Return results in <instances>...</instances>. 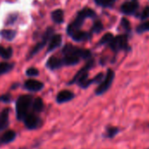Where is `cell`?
I'll use <instances>...</instances> for the list:
<instances>
[{"label": "cell", "instance_id": "1", "mask_svg": "<svg viewBox=\"0 0 149 149\" xmlns=\"http://www.w3.org/2000/svg\"><path fill=\"white\" fill-rule=\"evenodd\" d=\"M93 65H94V60L92 59V58L88 59L86 65L77 72V74L74 76V78L69 82V84L72 85V84L76 83L82 88H87L92 84H100L102 81L103 78H104V73L103 72L98 73L93 79H90L88 78V75H89L88 72L93 67Z\"/></svg>", "mask_w": 149, "mask_h": 149}, {"label": "cell", "instance_id": "2", "mask_svg": "<svg viewBox=\"0 0 149 149\" xmlns=\"http://www.w3.org/2000/svg\"><path fill=\"white\" fill-rule=\"evenodd\" d=\"M65 55L63 60L65 65H77L80 59H90L92 58V52L87 49L79 48L72 45H66L62 50Z\"/></svg>", "mask_w": 149, "mask_h": 149}, {"label": "cell", "instance_id": "3", "mask_svg": "<svg viewBox=\"0 0 149 149\" xmlns=\"http://www.w3.org/2000/svg\"><path fill=\"white\" fill-rule=\"evenodd\" d=\"M95 17H96V13L93 10H92L90 8H84L83 10L79 11L74 21L68 25L67 34L71 37L74 32L80 30L86 18H93Z\"/></svg>", "mask_w": 149, "mask_h": 149}, {"label": "cell", "instance_id": "4", "mask_svg": "<svg viewBox=\"0 0 149 149\" xmlns=\"http://www.w3.org/2000/svg\"><path fill=\"white\" fill-rule=\"evenodd\" d=\"M32 105V97L31 95H23L20 96L16 104V110H17V116L19 120H23Z\"/></svg>", "mask_w": 149, "mask_h": 149}, {"label": "cell", "instance_id": "5", "mask_svg": "<svg viewBox=\"0 0 149 149\" xmlns=\"http://www.w3.org/2000/svg\"><path fill=\"white\" fill-rule=\"evenodd\" d=\"M107 45L115 53L121 51H129L130 47L128 45V35L120 34L115 37L113 36Z\"/></svg>", "mask_w": 149, "mask_h": 149}, {"label": "cell", "instance_id": "6", "mask_svg": "<svg viewBox=\"0 0 149 149\" xmlns=\"http://www.w3.org/2000/svg\"><path fill=\"white\" fill-rule=\"evenodd\" d=\"M114 77H115L114 72L112 69H108L103 80L99 84V86L97 87V89L95 91L96 95H102L105 93H107L109 90V88L111 87V86L113 82Z\"/></svg>", "mask_w": 149, "mask_h": 149}, {"label": "cell", "instance_id": "7", "mask_svg": "<svg viewBox=\"0 0 149 149\" xmlns=\"http://www.w3.org/2000/svg\"><path fill=\"white\" fill-rule=\"evenodd\" d=\"M25 127L28 129H35L39 127L41 120L38 116H37L34 113H28L26 116L23 119Z\"/></svg>", "mask_w": 149, "mask_h": 149}, {"label": "cell", "instance_id": "8", "mask_svg": "<svg viewBox=\"0 0 149 149\" xmlns=\"http://www.w3.org/2000/svg\"><path fill=\"white\" fill-rule=\"evenodd\" d=\"M52 34H53V30H52V28H48V29L46 30L45 33L44 34L43 40H42L40 43H38L36 46H34L33 49L31 50V52H30V57H32L34 54L38 53V52L45 45V44L47 43V41L52 38Z\"/></svg>", "mask_w": 149, "mask_h": 149}, {"label": "cell", "instance_id": "9", "mask_svg": "<svg viewBox=\"0 0 149 149\" xmlns=\"http://www.w3.org/2000/svg\"><path fill=\"white\" fill-rule=\"evenodd\" d=\"M139 9V3L137 1H128V2H125L121 7H120V10L127 15H133L134 14L137 10Z\"/></svg>", "mask_w": 149, "mask_h": 149}, {"label": "cell", "instance_id": "10", "mask_svg": "<svg viewBox=\"0 0 149 149\" xmlns=\"http://www.w3.org/2000/svg\"><path fill=\"white\" fill-rule=\"evenodd\" d=\"M44 84L35 79H29L24 82V88L31 92H38L43 89Z\"/></svg>", "mask_w": 149, "mask_h": 149}, {"label": "cell", "instance_id": "11", "mask_svg": "<svg viewBox=\"0 0 149 149\" xmlns=\"http://www.w3.org/2000/svg\"><path fill=\"white\" fill-rule=\"evenodd\" d=\"M74 98V94L72 92L68 91V90H64L58 93V94L57 95L56 100L58 103L61 104V103H65L68 102L70 100H72Z\"/></svg>", "mask_w": 149, "mask_h": 149}, {"label": "cell", "instance_id": "12", "mask_svg": "<svg viewBox=\"0 0 149 149\" xmlns=\"http://www.w3.org/2000/svg\"><path fill=\"white\" fill-rule=\"evenodd\" d=\"M71 37H72V38L74 41L82 42V41H86V40L91 39L92 35H91V33H88V32H86V31H83L79 30V31L74 32Z\"/></svg>", "mask_w": 149, "mask_h": 149}, {"label": "cell", "instance_id": "13", "mask_svg": "<svg viewBox=\"0 0 149 149\" xmlns=\"http://www.w3.org/2000/svg\"><path fill=\"white\" fill-rule=\"evenodd\" d=\"M62 43V37L59 34H55L53 35L51 39H50V43L48 45V52H52L53 50H55L56 48H58Z\"/></svg>", "mask_w": 149, "mask_h": 149}, {"label": "cell", "instance_id": "14", "mask_svg": "<svg viewBox=\"0 0 149 149\" xmlns=\"http://www.w3.org/2000/svg\"><path fill=\"white\" fill-rule=\"evenodd\" d=\"M9 109H4L0 113V131L5 129L9 125Z\"/></svg>", "mask_w": 149, "mask_h": 149}, {"label": "cell", "instance_id": "15", "mask_svg": "<svg viewBox=\"0 0 149 149\" xmlns=\"http://www.w3.org/2000/svg\"><path fill=\"white\" fill-rule=\"evenodd\" d=\"M64 65L63 63V60L58 58H56V57H52L48 59L47 61V66L52 69V70H55V69H58L60 68L62 65Z\"/></svg>", "mask_w": 149, "mask_h": 149}, {"label": "cell", "instance_id": "16", "mask_svg": "<svg viewBox=\"0 0 149 149\" xmlns=\"http://www.w3.org/2000/svg\"><path fill=\"white\" fill-rule=\"evenodd\" d=\"M120 129L117 127H113V126H108L106 128L105 134H104V137L108 138V139H113L119 133H120Z\"/></svg>", "mask_w": 149, "mask_h": 149}, {"label": "cell", "instance_id": "17", "mask_svg": "<svg viewBox=\"0 0 149 149\" xmlns=\"http://www.w3.org/2000/svg\"><path fill=\"white\" fill-rule=\"evenodd\" d=\"M15 138H16V133H15L14 131H12V130H9V131L5 132V133L2 135V137H1V142H2V143H4V144L10 143V142H11Z\"/></svg>", "mask_w": 149, "mask_h": 149}, {"label": "cell", "instance_id": "18", "mask_svg": "<svg viewBox=\"0 0 149 149\" xmlns=\"http://www.w3.org/2000/svg\"><path fill=\"white\" fill-rule=\"evenodd\" d=\"M52 18L56 24H61L64 22V12L62 10L58 9L52 11Z\"/></svg>", "mask_w": 149, "mask_h": 149}, {"label": "cell", "instance_id": "19", "mask_svg": "<svg viewBox=\"0 0 149 149\" xmlns=\"http://www.w3.org/2000/svg\"><path fill=\"white\" fill-rule=\"evenodd\" d=\"M32 109L35 113H40L43 111L44 109V102L42 100V99L40 98H36L33 101H32Z\"/></svg>", "mask_w": 149, "mask_h": 149}, {"label": "cell", "instance_id": "20", "mask_svg": "<svg viewBox=\"0 0 149 149\" xmlns=\"http://www.w3.org/2000/svg\"><path fill=\"white\" fill-rule=\"evenodd\" d=\"M0 35L7 40H12L16 36V31L13 30H2Z\"/></svg>", "mask_w": 149, "mask_h": 149}, {"label": "cell", "instance_id": "21", "mask_svg": "<svg viewBox=\"0 0 149 149\" xmlns=\"http://www.w3.org/2000/svg\"><path fill=\"white\" fill-rule=\"evenodd\" d=\"M12 49L10 47H8V48H4L3 46L0 45V56L3 58H10L11 56H12Z\"/></svg>", "mask_w": 149, "mask_h": 149}, {"label": "cell", "instance_id": "22", "mask_svg": "<svg viewBox=\"0 0 149 149\" xmlns=\"http://www.w3.org/2000/svg\"><path fill=\"white\" fill-rule=\"evenodd\" d=\"M94 2L103 8H110L115 3L116 0H94Z\"/></svg>", "mask_w": 149, "mask_h": 149}, {"label": "cell", "instance_id": "23", "mask_svg": "<svg viewBox=\"0 0 149 149\" xmlns=\"http://www.w3.org/2000/svg\"><path fill=\"white\" fill-rule=\"evenodd\" d=\"M13 68V65L10 64V63H1L0 64V75L4 74L8 72H10L11 69Z\"/></svg>", "mask_w": 149, "mask_h": 149}, {"label": "cell", "instance_id": "24", "mask_svg": "<svg viewBox=\"0 0 149 149\" xmlns=\"http://www.w3.org/2000/svg\"><path fill=\"white\" fill-rule=\"evenodd\" d=\"M103 28H104L103 24L100 21H96L92 27V32L93 33H100V31H102Z\"/></svg>", "mask_w": 149, "mask_h": 149}, {"label": "cell", "instance_id": "25", "mask_svg": "<svg viewBox=\"0 0 149 149\" xmlns=\"http://www.w3.org/2000/svg\"><path fill=\"white\" fill-rule=\"evenodd\" d=\"M113 35L112 33H106L102 38L100 40V45H107L109 44V42L112 40Z\"/></svg>", "mask_w": 149, "mask_h": 149}, {"label": "cell", "instance_id": "26", "mask_svg": "<svg viewBox=\"0 0 149 149\" xmlns=\"http://www.w3.org/2000/svg\"><path fill=\"white\" fill-rule=\"evenodd\" d=\"M146 31H149V21L143 22L137 27V32L138 33H143Z\"/></svg>", "mask_w": 149, "mask_h": 149}, {"label": "cell", "instance_id": "27", "mask_svg": "<svg viewBox=\"0 0 149 149\" xmlns=\"http://www.w3.org/2000/svg\"><path fill=\"white\" fill-rule=\"evenodd\" d=\"M120 24H121V25H122V27L124 28L125 31H127V32H130V31H131V24H130L129 21L127 18H122Z\"/></svg>", "mask_w": 149, "mask_h": 149}, {"label": "cell", "instance_id": "28", "mask_svg": "<svg viewBox=\"0 0 149 149\" xmlns=\"http://www.w3.org/2000/svg\"><path fill=\"white\" fill-rule=\"evenodd\" d=\"M26 75H27V76H30V77L38 76V70L37 68L31 67V68L27 69V71H26Z\"/></svg>", "mask_w": 149, "mask_h": 149}, {"label": "cell", "instance_id": "29", "mask_svg": "<svg viewBox=\"0 0 149 149\" xmlns=\"http://www.w3.org/2000/svg\"><path fill=\"white\" fill-rule=\"evenodd\" d=\"M140 17L141 20H145V19H148L149 17V6H146L143 10L141 11V15H140Z\"/></svg>", "mask_w": 149, "mask_h": 149}, {"label": "cell", "instance_id": "30", "mask_svg": "<svg viewBox=\"0 0 149 149\" xmlns=\"http://www.w3.org/2000/svg\"><path fill=\"white\" fill-rule=\"evenodd\" d=\"M17 17V14H11V15H10V16L8 17V18H7V24H13V23L16 21Z\"/></svg>", "mask_w": 149, "mask_h": 149}, {"label": "cell", "instance_id": "31", "mask_svg": "<svg viewBox=\"0 0 149 149\" xmlns=\"http://www.w3.org/2000/svg\"><path fill=\"white\" fill-rule=\"evenodd\" d=\"M0 100H2L3 102H9L10 100V96L9 94H5V95L0 97Z\"/></svg>", "mask_w": 149, "mask_h": 149}, {"label": "cell", "instance_id": "32", "mask_svg": "<svg viewBox=\"0 0 149 149\" xmlns=\"http://www.w3.org/2000/svg\"><path fill=\"white\" fill-rule=\"evenodd\" d=\"M132 1H138V0H132Z\"/></svg>", "mask_w": 149, "mask_h": 149}, {"label": "cell", "instance_id": "33", "mask_svg": "<svg viewBox=\"0 0 149 149\" xmlns=\"http://www.w3.org/2000/svg\"><path fill=\"white\" fill-rule=\"evenodd\" d=\"M147 149H149V148H147Z\"/></svg>", "mask_w": 149, "mask_h": 149}]
</instances>
